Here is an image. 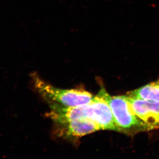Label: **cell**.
Returning a JSON list of instances; mask_svg holds the SVG:
<instances>
[{
  "instance_id": "cell-4",
  "label": "cell",
  "mask_w": 159,
  "mask_h": 159,
  "mask_svg": "<svg viewBox=\"0 0 159 159\" xmlns=\"http://www.w3.org/2000/svg\"><path fill=\"white\" fill-rule=\"evenodd\" d=\"M127 95L131 98L159 102V79L138 89L130 92Z\"/></svg>"
},
{
  "instance_id": "cell-1",
  "label": "cell",
  "mask_w": 159,
  "mask_h": 159,
  "mask_svg": "<svg viewBox=\"0 0 159 159\" xmlns=\"http://www.w3.org/2000/svg\"><path fill=\"white\" fill-rule=\"evenodd\" d=\"M34 86L38 93L49 104L63 107H76L88 104L94 96L84 89H62L47 83L36 74L32 75Z\"/></svg>"
},
{
  "instance_id": "cell-2",
  "label": "cell",
  "mask_w": 159,
  "mask_h": 159,
  "mask_svg": "<svg viewBox=\"0 0 159 159\" xmlns=\"http://www.w3.org/2000/svg\"><path fill=\"white\" fill-rule=\"evenodd\" d=\"M108 103L112 112L117 131L133 135L148 131L144 123L133 111L127 95L108 97Z\"/></svg>"
},
{
  "instance_id": "cell-3",
  "label": "cell",
  "mask_w": 159,
  "mask_h": 159,
  "mask_svg": "<svg viewBox=\"0 0 159 159\" xmlns=\"http://www.w3.org/2000/svg\"><path fill=\"white\" fill-rule=\"evenodd\" d=\"M127 96L134 112L148 130L159 129V102Z\"/></svg>"
}]
</instances>
